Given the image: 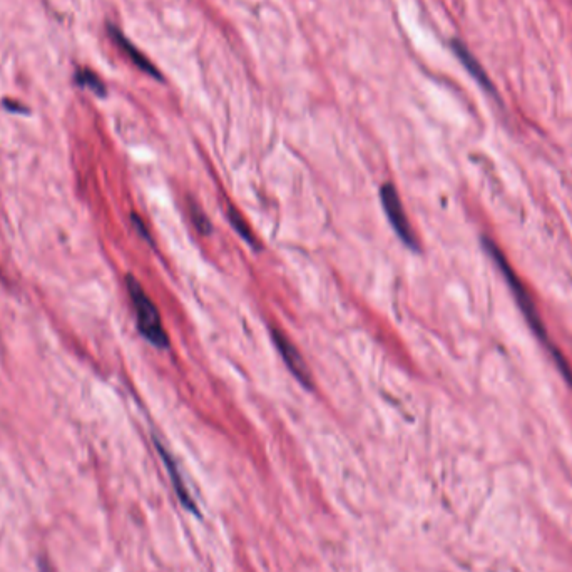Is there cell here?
<instances>
[{
	"instance_id": "obj_1",
	"label": "cell",
	"mask_w": 572,
	"mask_h": 572,
	"mask_svg": "<svg viewBox=\"0 0 572 572\" xmlns=\"http://www.w3.org/2000/svg\"><path fill=\"white\" fill-rule=\"evenodd\" d=\"M484 245H486L487 251L491 253L492 260H496L497 265L501 268L502 273L506 276L507 283L511 285L512 293L516 297L519 307H521L522 313L526 315L527 322L531 323L532 330L537 333V337L541 338V342L546 345L549 350H551L552 357L556 358L557 367L561 370L562 375L566 378L567 384L572 389V372L569 365H567L566 360L562 358L561 353L557 352L556 348L552 347V343L549 342V337H547L546 328L542 325L541 318L537 315L536 305L532 302L529 295H527L526 288L522 285L521 280L517 278L516 273L512 270L511 265L507 263L506 258L502 255L501 250L494 245L492 241L484 240Z\"/></svg>"
},
{
	"instance_id": "obj_2",
	"label": "cell",
	"mask_w": 572,
	"mask_h": 572,
	"mask_svg": "<svg viewBox=\"0 0 572 572\" xmlns=\"http://www.w3.org/2000/svg\"><path fill=\"white\" fill-rule=\"evenodd\" d=\"M129 297L133 302L134 312L138 318V328L141 335L148 340L151 345L158 348H168V333L164 330L163 320L159 317L158 308L148 293L144 292L143 286L134 276L126 278Z\"/></svg>"
},
{
	"instance_id": "obj_3",
	"label": "cell",
	"mask_w": 572,
	"mask_h": 572,
	"mask_svg": "<svg viewBox=\"0 0 572 572\" xmlns=\"http://www.w3.org/2000/svg\"><path fill=\"white\" fill-rule=\"evenodd\" d=\"M380 201L384 206L385 215L389 218L390 225L394 228L395 233L399 236L400 240L404 241L405 245L417 250L419 248V241L415 238L414 230L410 226L409 218L405 215L404 206L400 201L399 193L392 183H385L380 188Z\"/></svg>"
},
{
	"instance_id": "obj_4",
	"label": "cell",
	"mask_w": 572,
	"mask_h": 572,
	"mask_svg": "<svg viewBox=\"0 0 572 572\" xmlns=\"http://www.w3.org/2000/svg\"><path fill=\"white\" fill-rule=\"evenodd\" d=\"M271 337H273V342H275L283 362L286 363V367L292 372L293 377L297 378L305 389H313L312 372H310L305 358L302 357V353L298 352V348L293 345L292 340L276 328L271 330Z\"/></svg>"
},
{
	"instance_id": "obj_5",
	"label": "cell",
	"mask_w": 572,
	"mask_h": 572,
	"mask_svg": "<svg viewBox=\"0 0 572 572\" xmlns=\"http://www.w3.org/2000/svg\"><path fill=\"white\" fill-rule=\"evenodd\" d=\"M154 444H156V449H158L159 455H161V459H163L164 465H166L169 479H171V484H173L174 492H176L179 502L183 504L186 511L193 512L196 516H200V509L196 506L193 496L189 494L188 487L184 484L183 475L179 472L178 464H176V460L173 459V455L169 454L166 447H164L158 439H154Z\"/></svg>"
},
{
	"instance_id": "obj_6",
	"label": "cell",
	"mask_w": 572,
	"mask_h": 572,
	"mask_svg": "<svg viewBox=\"0 0 572 572\" xmlns=\"http://www.w3.org/2000/svg\"><path fill=\"white\" fill-rule=\"evenodd\" d=\"M109 34H111V39L118 44L119 49H121V51H123L124 54L133 61L134 66L139 67L141 71L146 72L149 76L161 79V74H159V72L156 71V67L149 62L148 57L143 56V54H141V52H139L138 49H136V47H134L133 44L124 37L123 32L116 29V27L109 26Z\"/></svg>"
},
{
	"instance_id": "obj_7",
	"label": "cell",
	"mask_w": 572,
	"mask_h": 572,
	"mask_svg": "<svg viewBox=\"0 0 572 572\" xmlns=\"http://www.w3.org/2000/svg\"><path fill=\"white\" fill-rule=\"evenodd\" d=\"M452 49H454L455 54L459 57L460 62L464 64L465 69L470 72V76L474 77L475 81L479 82L482 87H486L487 91L494 92V86H492V82L489 81V76H487L486 71L482 69L479 61L470 54L469 49L459 41L452 42Z\"/></svg>"
},
{
	"instance_id": "obj_8",
	"label": "cell",
	"mask_w": 572,
	"mask_h": 572,
	"mask_svg": "<svg viewBox=\"0 0 572 572\" xmlns=\"http://www.w3.org/2000/svg\"><path fill=\"white\" fill-rule=\"evenodd\" d=\"M76 82L79 86L86 87V89L94 92V94H98V96H106L104 82L89 69H79L76 72Z\"/></svg>"
},
{
	"instance_id": "obj_9",
	"label": "cell",
	"mask_w": 572,
	"mask_h": 572,
	"mask_svg": "<svg viewBox=\"0 0 572 572\" xmlns=\"http://www.w3.org/2000/svg\"><path fill=\"white\" fill-rule=\"evenodd\" d=\"M189 210H191V216H193V223H195L196 228L203 235H208L211 231V223L208 220V216L205 215V211L201 210L200 205L195 203V201H189Z\"/></svg>"
},
{
	"instance_id": "obj_10",
	"label": "cell",
	"mask_w": 572,
	"mask_h": 572,
	"mask_svg": "<svg viewBox=\"0 0 572 572\" xmlns=\"http://www.w3.org/2000/svg\"><path fill=\"white\" fill-rule=\"evenodd\" d=\"M228 215H230L231 225H233V228H235V230L238 231V233H240L241 238H243V240L248 241L250 245L255 246L256 245L255 238L251 236L250 228L246 226L245 220H243V218H241V216L238 215V211L233 210V208H230V211H228Z\"/></svg>"
},
{
	"instance_id": "obj_11",
	"label": "cell",
	"mask_w": 572,
	"mask_h": 572,
	"mask_svg": "<svg viewBox=\"0 0 572 572\" xmlns=\"http://www.w3.org/2000/svg\"><path fill=\"white\" fill-rule=\"evenodd\" d=\"M41 571L42 572H52L51 566H49V564H47L46 561H42L41 562Z\"/></svg>"
}]
</instances>
